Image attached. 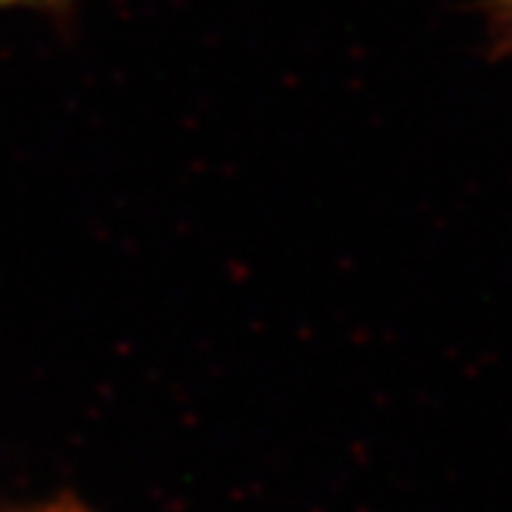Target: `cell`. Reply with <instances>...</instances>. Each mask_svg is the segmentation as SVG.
Listing matches in <instances>:
<instances>
[{"label": "cell", "mask_w": 512, "mask_h": 512, "mask_svg": "<svg viewBox=\"0 0 512 512\" xmlns=\"http://www.w3.org/2000/svg\"><path fill=\"white\" fill-rule=\"evenodd\" d=\"M504 3V12H507V18L512 20V0H501Z\"/></svg>", "instance_id": "cell-2"}, {"label": "cell", "mask_w": 512, "mask_h": 512, "mask_svg": "<svg viewBox=\"0 0 512 512\" xmlns=\"http://www.w3.org/2000/svg\"><path fill=\"white\" fill-rule=\"evenodd\" d=\"M18 3H49V0H0V9H9V6H18Z\"/></svg>", "instance_id": "cell-1"}]
</instances>
